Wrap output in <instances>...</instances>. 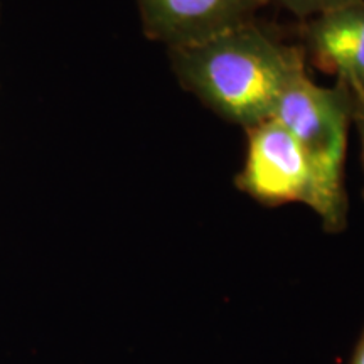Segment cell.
<instances>
[{
    "label": "cell",
    "instance_id": "5",
    "mask_svg": "<svg viewBox=\"0 0 364 364\" xmlns=\"http://www.w3.org/2000/svg\"><path fill=\"white\" fill-rule=\"evenodd\" d=\"M300 36L314 66L364 88V0L304 21Z\"/></svg>",
    "mask_w": 364,
    "mask_h": 364
},
{
    "label": "cell",
    "instance_id": "6",
    "mask_svg": "<svg viewBox=\"0 0 364 364\" xmlns=\"http://www.w3.org/2000/svg\"><path fill=\"white\" fill-rule=\"evenodd\" d=\"M268 4H275L284 11L294 14L299 19H312L322 14L336 11V9L348 6L356 0H267Z\"/></svg>",
    "mask_w": 364,
    "mask_h": 364
},
{
    "label": "cell",
    "instance_id": "3",
    "mask_svg": "<svg viewBox=\"0 0 364 364\" xmlns=\"http://www.w3.org/2000/svg\"><path fill=\"white\" fill-rule=\"evenodd\" d=\"M302 145L329 198L349 211L346 193V154L353 125V97L348 81L321 86L307 71L287 86L273 117Z\"/></svg>",
    "mask_w": 364,
    "mask_h": 364
},
{
    "label": "cell",
    "instance_id": "2",
    "mask_svg": "<svg viewBox=\"0 0 364 364\" xmlns=\"http://www.w3.org/2000/svg\"><path fill=\"white\" fill-rule=\"evenodd\" d=\"M247 157L236 188L268 208L300 203L312 208L327 233L348 226V211L336 206L306 150L275 118L247 129Z\"/></svg>",
    "mask_w": 364,
    "mask_h": 364
},
{
    "label": "cell",
    "instance_id": "1",
    "mask_svg": "<svg viewBox=\"0 0 364 364\" xmlns=\"http://www.w3.org/2000/svg\"><path fill=\"white\" fill-rule=\"evenodd\" d=\"M177 80L209 110L245 130L273 117L282 93L306 71L302 46L258 21L188 48L169 49Z\"/></svg>",
    "mask_w": 364,
    "mask_h": 364
},
{
    "label": "cell",
    "instance_id": "8",
    "mask_svg": "<svg viewBox=\"0 0 364 364\" xmlns=\"http://www.w3.org/2000/svg\"><path fill=\"white\" fill-rule=\"evenodd\" d=\"M349 364H364V326L361 332H359L356 344H354L351 358H349Z\"/></svg>",
    "mask_w": 364,
    "mask_h": 364
},
{
    "label": "cell",
    "instance_id": "4",
    "mask_svg": "<svg viewBox=\"0 0 364 364\" xmlns=\"http://www.w3.org/2000/svg\"><path fill=\"white\" fill-rule=\"evenodd\" d=\"M267 0H136L145 38L188 48L257 21Z\"/></svg>",
    "mask_w": 364,
    "mask_h": 364
},
{
    "label": "cell",
    "instance_id": "7",
    "mask_svg": "<svg viewBox=\"0 0 364 364\" xmlns=\"http://www.w3.org/2000/svg\"><path fill=\"white\" fill-rule=\"evenodd\" d=\"M351 88L353 97V124L356 127L359 142H361V154H363V164H364V88L358 85L348 83Z\"/></svg>",
    "mask_w": 364,
    "mask_h": 364
}]
</instances>
